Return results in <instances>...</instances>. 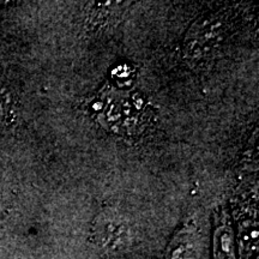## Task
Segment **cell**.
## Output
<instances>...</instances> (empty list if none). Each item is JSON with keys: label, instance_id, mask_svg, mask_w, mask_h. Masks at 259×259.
Instances as JSON below:
<instances>
[{"label": "cell", "instance_id": "cell-1", "mask_svg": "<svg viewBox=\"0 0 259 259\" xmlns=\"http://www.w3.org/2000/svg\"><path fill=\"white\" fill-rule=\"evenodd\" d=\"M227 25L219 16L204 17L196 22L185 41V52L193 59L206 58L226 36Z\"/></svg>", "mask_w": 259, "mask_h": 259}, {"label": "cell", "instance_id": "cell-2", "mask_svg": "<svg viewBox=\"0 0 259 259\" xmlns=\"http://www.w3.org/2000/svg\"><path fill=\"white\" fill-rule=\"evenodd\" d=\"M93 238L100 247L107 251H121L130 244V226L119 213L105 211L95 220Z\"/></svg>", "mask_w": 259, "mask_h": 259}, {"label": "cell", "instance_id": "cell-3", "mask_svg": "<svg viewBox=\"0 0 259 259\" xmlns=\"http://www.w3.org/2000/svg\"><path fill=\"white\" fill-rule=\"evenodd\" d=\"M166 259H197V239L187 227L181 228L169 242Z\"/></svg>", "mask_w": 259, "mask_h": 259}, {"label": "cell", "instance_id": "cell-4", "mask_svg": "<svg viewBox=\"0 0 259 259\" xmlns=\"http://www.w3.org/2000/svg\"><path fill=\"white\" fill-rule=\"evenodd\" d=\"M219 244L215 248V259H234L232 236L228 228H222L218 235Z\"/></svg>", "mask_w": 259, "mask_h": 259}, {"label": "cell", "instance_id": "cell-5", "mask_svg": "<svg viewBox=\"0 0 259 259\" xmlns=\"http://www.w3.org/2000/svg\"><path fill=\"white\" fill-rule=\"evenodd\" d=\"M14 109V99L11 93L3 83H0V118H6Z\"/></svg>", "mask_w": 259, "mask_h": 259}]
</instances>
